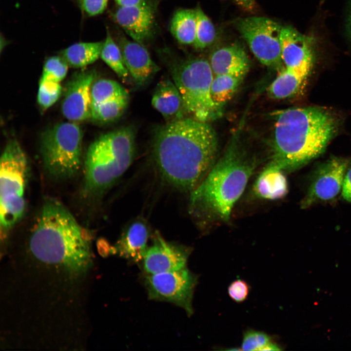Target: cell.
Instances as JSON below:
<instances>
[{
    "mask_svg": "<svg viewBox=\"0 0 351 351\" xmlns=\"http://www.w3.org/2000/svg\"><path fill=\"white\" fill-rule=\"evenodd\" d=\"M134 129L126 126L105 134L88 148L85 162V192L100 193L112 185L131 164L135 155Z\"/></svg>",
    "mask_w": 351,
    "mask_h": 351,
    "instance_id": "5b68a950",
    "label": "cell"
},
{
    "mask_svg": "<svg viewBox=\"0 0 351 351\" xmlns=\"http://www.w3.org/2000/svg\"><path fill=\"white\" fill-rule=\"evenodd\" d=\"M103 41L80 42L62 50L61 57L69 65L80 68L95 62L99 57Z\"/></svg>",
    "mask_w": 351,
    "mask_h": 351,
    "instance_id": "7402d4cb",
    "label": "cell"
},
{
    "mask_svg": "<svg viewBox=\"0 0 351 351\" xmlns=\"http://www.w3.org/2000/svg\"><path fill=\"white\" fill-rule=\"evenodd\" d=\"M82 132L74 122L58 124L43 133L41 153L47 173L57 179L74 176L80 165Z\"/></svg>",
    "mask_w": 351,
    "mask_h": 351,
    "instance_id": "ba28073f",
    "label": "cell"
},
{
    "mask_svg": "<svg viewBox=\"0 0 351 351\" xmlns=\"http://www.w3.org/2000/svg\"><path fill=\"white\" fill-rule=\"evenodd\" d=\"M95 79L92 72L79 73L69 83L62 104L64 116L72 121L91 117V90Z\"/></svg>",
    "mask_w": 351,
    "mask_h": 351,
    "instance_id": "5bb4252c",
    "label": "cell"
},
{
    "mask_svg": "<svg viewBox=\"0 0 351 351\" xmlns=\"http://www.w3.org/2000/svg\"><path fill=\"white\" fill-rule=\"evenodd\" d=\"M127 95V91L117 82L109 79H99L93 82L91 87V107Z\"/></svg>",
    "mask_w": 351,
    "mask_h": 351,
    "instance_id": "4316f807",
    "label": "cell"
},
{
    "mask_svg": "<svg viewBox=\"0 0 351 351\" xmlns=\"http://www.w3.org/2000/svg\"><path fill=\"white\" fill-rule=\"evenodd\" d=\"M196 24V9H180L172 17L170 31L180 43L193 44L195 39Z\"/></svg>",
    "mask_w": 351,
    "mask_h": 351,
    "instance_id": "603a6c76",
    "label": "cell"
},
{
    "mask_svg": "<svg viewBox=\"0 0 351 351\" xmlns=\"http://www.w3.org/2000/svg\"><path fill=\"white\" fill-rule=\"evenodd\" d=\"M250 290V286L246 281L238 279L230 284L228 288V293L232 300L240 303L247 299Z\"/></svg>",
    "mask_w": 351,
    "mask_h": 351,
    "instance_id": "1f68e13d",
    "label": "cell"
},
{
    "mask_svg": "<svg viewBox=\"0 0 351 351\" xmlns=\"http://www.w3.org/2000/svg\"><path fill=\"white\" fill-rule=\"evenodd\" d=\"M149 232L146 224L141 220L132 223L117 242L116 251L121 257L133 262L142 260L147 249Z\"/></svg>",
    "mask_w": 351,
    "mask_h": 351,
    "instance_id": "d6986e66",
    "label": "cell"
},
{
    "mask_svg": "<svg viewBox=\"0 0 351 351\" xmlns=\"http://www.w3.org/2000/svg\"><path fill=\"white\" fill-rule=\"evenodd\" d=\"M273 340V338L265 332L253 329L246 330L243 334L241 350L243 351H262Z\"/></svg>",
    "mask_w": 351,
    "mask_h": 351,
    "instance_id": "4dcf8cb0",
    "label": "cell"
},
{
    "mask_svg": "<svg viewBox=\"0 0 351 351\" xmlns=\"http://www.w3.org/2000/svg\"><path fill=\"white\" fill-rule=\"evenodd\" d=\"M246 74H227L214 77L211 87L213 99L220 106L234 96Z\"/></svg>",
    "mask_w": 351,
    "mask_h": 351,
    "instance_id": "cb8c5ba5",
    "label": "cell"
},
{
    "mask_svg": "<svg viewBox=\"0 0 351 351\" xmlns=\"http://www.w3.org/2000/svg\"><path fill=\"white\" fill-rule=\"evenodd\" d=\"M235 137L224 154L191 191L190 211L199 218L227 221L255 168Z\"/></svg>",
    "mask_w": 351,
    "mask_h": 351,
    "instance_id": "277c9868",
    "label": "cell"
},
{
    "mask_svg": "<svg viewBox=\"0 0 351 351\" xmlns=\"http://www.w3.org/2000/svg\"><path fill=\"white\" fill-rule=\"evenodd\" d=\"M284 171L275 164L271 162L258 177L254 191L260 198L276 200L285 196L288 186Z\"/></svg>",
    "mask_w": 351,
    "mask_h": 351,
    "instance_id": "ffe728a7",
    "label": "cell"
},
{
    "mask_svg": "<svg viewBox=\"0 0 351 351\" xmlns=\"http://www.w3.org/2000/svg\"><path fill=\"white\" fill-rule=\"evenodd\" d=\"M129 95L120 96L93 106L91 117L100 122H109L119 117L126 109Z\"/></svg>",
    "mask_w": 351,
    "mask_h": 351,
    "instance_id": "484cf974",
    "label": "cell"
},
{
    "mask_svg": "<svg viewBox=\"0 0 351 351\" xmlns=\"http://www.w3.org/2000/svg\"><path fill=\"white\" fill-rule=\"evenodd\" d=\"M149 299L173 303L183 309L189 316L193 313L192 301L198 276L187 268L144 275Z\"/></svg>",
    "mask_w": 351,
    "mask_h": 351,
    "instance_id": "30bf717a",
    "label": "cell"
},
{
    "mask_svg": "<svg viewBox=\"0 0 351 351\" xmlns=\"http://www.w3.org/2000/svg\"><path fill=\"white\" fill-rule=\"evenodd\" d=\"M82 10L89 16H95L105 10L108 0H78Z\"/></svg>",
    "mask_w": 351,
    "mask_h": 351,
    "instance_id": "d6a6232c",
    "label": "cell"
},
{
    "mask_svg": "<svg viewBox=\"0 0 351 351\" xmlns=\"http://www.w3.org/2000/svg\"><path fill=\"white\" fill-rule=\"evenodd\" d=\"M313 40L292 27H283L281 56L285 67L310 73L314 60Z\"/></svg>",
    "mask_w": 351,
    "mask_h": 351,
    "instance_id": "4fadbf2b",
    "label": "cell"
},
{
    "mask_svg": "<svg viewBox=\"0 0 351 351\" xmlns=\"http://www.w3.org/2000/svg\"><path fill=\"white\" fill-rule=\"evenodd\" d=\"M345 30L346 35L351 41V0H350L345 20Z\"/></svg>",
    "mask_w": 351,
    "mask_h": 351,
    "instance_id": "e575fe53",
    "label": "cell"
},
{
    "mask_svg": "<svg viewBox=\"0 0 351 351\" xmlns=\"http://www.w3.org/2000/svg\"><path fill=\"white\" fill-rule=\"evenodd\" d=\"M341 196L344 200L351 203V158L346 169Z\"/></svg>",
    "mask_w": 351,
    "mask_h": 351,
    "instance_id": "836d02e7",
    "label": "cell"
},
{
    "mask_svg": "<svg viewBox=\"0 0 351 351\" xmlns=\"http://www.w3.org/2000/svg\"><path fill=\"white\" fill-rule=\"evenodd\" d=\"M171 71L185 114L203 122L221 116L222 107L214 102L211 95L214 74L208 60L203 58L179 60L173 64Z\"/></svg>",
    "mask_w": 351,
    "mask_h": 351,
    "instance_id": "8992f818",
    "label": "cell"
},
{
    "mask_svg": "<svg viewBox=\"0 0 351 351\" xmlns=\"http://www.w3.org/2000/svg\"><path fill=\"white\" fill-rule=\"evenodd\" d=\"M209 62L214 76L247 74L250 66L246 52L241 46L237 44L217 49L212 54Z\"/></svg>",
    "mask_w": 351,
    "mask_h": 351,
    "instance_id": "ac0fdd59",
    "label": "cell"
},
{
    "mask_svg": "<svg viewBox=\"0 0 351 351\" xmlns=\"http://www.w3.org/2000/svg\"><path fill=\"white\" fill-rule=\"evenodd\" d=\"M0 160V224L4 233L23 215L29 166L23 150L15 139L6 144Z\"/></svg>",
    "mask_w": 351,
    "mask_h": 351,
    "instance_id": "52a82bcc",
    "label": "cell"
},
{
    "mask_svg": "<svg viewBox=\"0 0 351 351\" xmlns=\"http://www.w3.org/2000/svg\"><path fill=\"white\" fill-rule=\"evenodd\" d=\"M118 45L134 82L137 86L144 85L158 71L159 67L144 45L121 36L118 39Z\"/></svg>",
    "mask_w": 351,
    "mask_h": 351,
    "instance_id": "2e32d148",
    "label": "cell"
},
{
    "mask_svg": "<svg viewBox=\"0 0 351 351\" xmlns=\"http://www.w3.org/2000/svg\"><path fill=\"white\" fill-rule=\"evenodd\" d=\"M196 36L193 45L195 48L202 49L213 42L215 36V31L213 23L204 12L200 8H196Z\"/></svg>",
    "mask_w": 351,
    "mask_h": 351,
    "instance_id": "83f0119b",
    "label": "cell"
},
{
    "mask_svg": "<svg viewBox=\"0 0 351 351\" xmlns=\"http://www.w3.org/2000/svg\"><path fill=\"white\" fill-rule=\"evenodd\" d=\"M39 260L82 273L91 262L90 238L70 212L55 199L43 204L29 240Z\"/></svg>",
    "mask_w": 351,
    "mask_h": 351,
    "instance_id": "3957f363",
    "label": "cell"
},
{
    "mask_svg": "<svg viewBox=\"0 0 351 351\" xmlns=\"http://www.w3.org/2000/svg\"><path fill=\"white\" fill-rule=\"evenodd\" d=\"M274 117L271 162L285 172L298 169L322 155L338 126L335 116L320 107L278 110Z\"/></svg>",
    "mask_w": 351,
    "mask_h": 351,
    "instance_id": "7a4b0ae2",
    "label": "cell"
},
{
    "mask_svg": "<svg viewBox=\"0 0 351 351\" xmlns=\"http://www.w3.org/2000/svg\"><path fill=\"white\" fill-rule=\"evenodd\" d=\"M153 107L168 122L184 117L182 97L174 82L169 78L158 83L152 98Z\"/></svg>",
    "mask_w": 351,
    "mask_h": 351,
    "instance_id": "e0dca14e",
    "label": "cell"
},
{
    "mask_svg": "<svg viewBox=\"0 0 351 351\" xmlns=\"http://www.w3.org/2000/svg\"><path fill=\"white\" fill-rule=\"evenodd\" d=\"M117 24L133 39L144 45L151 36L154 27L155 15L146 2L127 7H119L114 15Z\"/></svg>",
    "mask_w": 351,
    "mask_h": 351,
    "instance_id": "9a60e30c",
    "label": "cell"
},
{
    "mask_svg": "<svg viewBox=\"0 0 351 351\" xmlns=\"http://www.w3.org/2000/svg\"><path fill=\"white\" fill-rule=\"evenodd\" d=\"M217 147L214 129L207 122L188 117L158 130L153 153L163 178L179 189L192 191L213 166Z\"/></svg>",
    "mask_w": 351,
    "mask_h": 351,
    "instance_id": "6da1fadb",
    "label": "cell"
},
{
    "mask_svg": "<svg viewBox=\"0 0 351 351\" xmlns=\"http://www.w3.org/2000/svg\"><path fill=\"white\" fill-rule=\"evenodd\" d=\"M190 253V249L168 242L156 233L142 259L143 269L146 274L181 269L186 267Z\"/></svg>",
    "mask_w": 351,
    "mask_h": 351,
    "instance_id": "7c38bea8",
    "label": "cell"
},
{
    "mask_svg": "<svg viewBox=\"0 0 351 351\" xmlns=\"http://www.w3.org/2000/svg\"><path fill=\"white\" fill-rule=\"evenodd\" d=\"M119 7H127L141 4L145 0H114Z\"/></svg>",
    "mask_w": 351,
    "mask_h": 351,
    "instance_id": "d590c367",
    "label": "cell"
},
{
    "mask_svg": "<svg viewBox=\"0 0 351 351\" xmlns=\"http://www.w3.org/2000/svg\"><path fill=\"white\" fill-rule=\"evenodd\" d=\"M100 58L119 78L123 80L128 78L130 75L125 65L120 48L108 31L103 41Z\"/></svg>",
    "mask_w": 351,
    "mask_h": 351,
    "instance_id": "d4e9b609",
    "label": "cell"
},
{
    "mask_svg": "<svg viewBox=\"0 0 351 351\" xmlns=\"http://www.w3.org/2000/svg\"><path fill=\"white\" fill-rule=\"evenodd\" d=\"M349 159L332 156L317 166L301 202L302 209L309 208L319 203L331 202L341 195Z\"/></svg>",
    "mask_w": 351,
    "mask_h": 351,
    "instance_id": "8fae6325",
    "label": "cell"
},
{
    "mask_svg": "<svg viewBox=\"0 0 351 351\" xmlns=\"http://www.w3.org/2000/svg\"><path fill=\"white\" fill-rule=\"evenodd\" d=\"M61 90L59 82L39 81L37 96L39 105L44 109L53 105L59 98Z\"/></svg>",
    "mask_w": 351,
    "mask_h": 351,
    "instance_id": "f546056e",
    "label": "cell"
},
{
    "mask_svg": "<svg viewBox=\"0 0 351 351\" xmlns=\"http://www.w3.org/2000/svg\"><path fill=\"white\" fill-rule=\"evenodd\" d=\"M236 27L261 63L280 68L283 62L280 24L268 18L252 17L238 20Z\"/></svg>",
    "mask_w": 351,
    "mask_h": 351,
    "instance_id": "9c48e42d",
    "label": "cell"
},
{
    "mask_svg": "<svg viewBox=\"0 0 351 351\" xmlns=\"http://www.w3.org/2000/svg\"><path fill=\"white\" fill-rule=\"evenodd\" d=\"M309 74L285 67L269 86L268 94L274 99L291 97L300 89Z\"/></svg>",
    "mask_w": 351,
    "mask_h": 351,
    "instance_id": "44dd1931",
    "label": "cell"
},
{
    "mask_svg": "<svg viewBox=\"0 0 351 351\" xmlns=\"http://www.w3.org/2000/svg\"><path fill=\"white\" fill-rule=\"evenodd\" d=\"M281 348L277 343L272 341L268 344L262 351H280Z\"/></svg>",
    "mask_w": 351,
    "mask_h": 351,
    "instance_id": "8d00e7d4",
    "label": "cell"
},
{
    "mask_svg": "<svg viewBox=\"0 0 351 351\" xmlns=\"http://www.w3.org/2000/svg\"><path fill=\"white\" fill-rule=\"evenodd\" d=\"M68 64L60 56H52L44 63L39 81L60 82L65 77Z\"/></svg>",
    "mask_w": 351,
    "mask_h": 351,
    "instance_id": "f1b7e54d",
    "label": "cell"
}]
</instances>
